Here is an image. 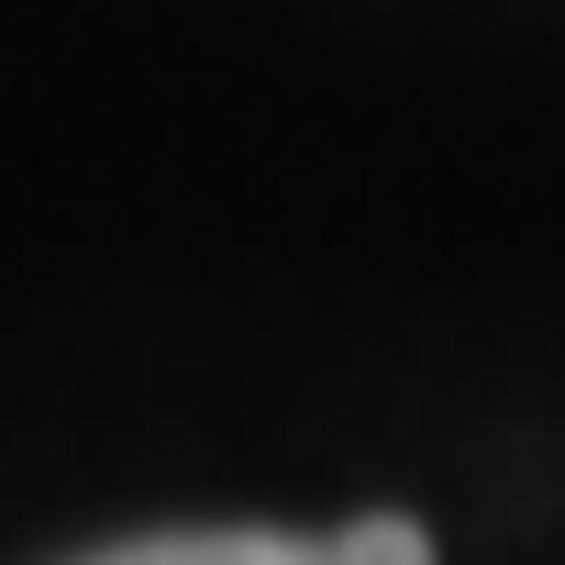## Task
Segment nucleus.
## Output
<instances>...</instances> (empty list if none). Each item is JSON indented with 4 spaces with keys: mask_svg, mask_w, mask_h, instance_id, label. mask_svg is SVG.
<instances>
[{
    "mask_svg": "<svg viewBox=\"0 0 565 565\" xmlns=\"http://www.w3.org/2000/svg\"><path fill=\"white\" fill-rule=\"evenodd\" d=\"M78 565H333V543H300V532H156V543H111V554H78Z\"/></svg>",
    "mask_w": 565,
    "mask_h": 565,
    "instance_id": "1",
    "label": "nucleus"
},
{
    "mask_svg": "<svg viewBox=\"0 0 565 565\" xmlns=\"http://www.w3.org/2000/svg\"><path fill=\"white\" fill-rule=\"evenodd\" d=\"M333 565H433V532L399 521V510H366V521L333 532Z\"/></svg>",
    "mask_w": 565,
    "mask_h": 565,
    "instance_id": "2",
    "label": "nucleus"
}]
</instances>
